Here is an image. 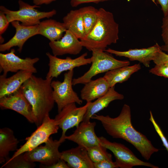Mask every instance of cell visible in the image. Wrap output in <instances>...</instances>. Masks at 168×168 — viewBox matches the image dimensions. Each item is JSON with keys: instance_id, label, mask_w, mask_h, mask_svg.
<instances>
[{"instance_id": "obj_1", "label": "cell", "mask_w": 168, "mask_h": 168, "mask_svg": "<svg viewBox=\"0 0 168 168\" xmlns=\"http://www.w3.org/2000/svg\"><path fill=\"white\" fill-rule=\"evenodd\" d=\"M91 119L99 121L106 132L113 138L122 139L132 144L147 160L159 150L146 136L134 128L130 108L128 105H123L119 114L115 117L95 114Z\"/></svg>"}, {"instance_id": "obj_2", "label": "cell", "mask_w": 168, "mask_h": 168, "mask_svg": "<svg viewBox=\"0 0 168 168\" xmlns=\"http://www.w3.org/2000/svg\"><path fill=\"white\" fill-rule=\"evenodd\" d=\"M52 77L44 79L32 75L20 89L31 105L34 123L39 126L53 108L55 101L51 86Z\"/></svg>"}, {"instance_id": "obj_3", "label": "cell", "mask_w": 168, "mask_h": 168, "mask_svg": "<svg viewBox=\"0 0 168 168\" xmlns=\"http://www.w3.org/2000/svg\"><path fill=\"white\" fill-rule=\"evenodd\" d=\"M119 25L113 14L102 8L98 9V17L95 26L83 38L80 40L83 47L89 51H105L107 47L116 44L119 39Z\"/></svg>"}, {"instance_id": "obj_4", "label": "cell", "mask_w": 168, "mask_h": 168, "mask_svg": "<svg viewBox=\"0 0 168 168\" xmlns=\"http://www.w3.org/2000/svg\"><path fill=\"white\" fill-rule=\"evenodd\" d=\"M91 52L92 61L90 68L81 76L73 79V85L80 84H84L97 74L130 64L129 61L118 60L112 54L105 51L94 49Z\"/></svg>"}, {"instance_id": "obj_5", "label": "cell", "mask_w": 168, "mask_h": 168, "mask_svg": "<svg viewBox=\"0 0 168 168\" xmlns=\"http://www.w3.org/2000/svg\"><path fill=\"white\" fill-rule=\"evenodd\" d=\"M19 9L17 11H12L4 6L0 7V11L4 13L10 23L18 21L23 25L27 26L38 25L40 20L44 18H49L56 14L55 9L49 12L38 11L35 8L39 7L35 5H31L22 0L18 1Z\"/></svg>"}, {"instance_id": "obj_6", "label": "cell", "mask_w": 168, "mask_h": 168, "mask_svg": "<svg viewBox=\"0 0 168 168\" xmlns=\"http://www.w3.org/2000/svg\"><path fill=\"white\" fill-rule=\"evenodd\" d=\"M74 70L68 71L64 75L63 80L52 81L54 99L57 105L58 112L66 105L75 103L81 105L82 100L80 98L72 87Z\"/></svg>"}, {"instance_id": "obj_7", "label": "cell", "mask_w": 168, "mask_h": 168, "mask_svg": "<svg viewBox=\"0 0 168 168\" xmlns=\"http://www.w3.org/2000/svg\"><path fill=\"white\" fill-rule=\"evenodd\" d=\"M44 143V146L40 145L24 153L25 159L31 162H39L43 168H48L56 163L61 158L59 148L62 143L59 140H54L50 138Z\"/></svg>"}, {"instance_id": "obj_8", "label": "cell", "mask_w": 168, "mask_h": 168, "mask_svg": "<svg viewBox=\"0 0 168 168\" xmlns=\"http://www.w3.org/2000/svg\"><path fill=\"white\" fill-rule=\"evenodd\" d=\"M59 128L54 119H51L49 114L47 115L42 124L37 127L30 136L26 138L25 143L17 149L10 158H13L18 155L30 151L45 143L51 135L58 133Z\"/></svg>"}, {"instance_id": "obj_9", "label": "cell", "mask_w": 168, "mask_h": 168, "mask_svg": "<svg viewBox=\"0 0 168 168\" xmlns=\"http://www.w3.org/2000/svg\"><path fill=\"white\" fill-rule=\"evenodd\" d=\"M100 143L114 154L118 168H132L136 166H144L152 168H158L157 166L138 159L128 147L124 145L110 141L103 136L99 137Z\"/></svg>"}, {"instance_id": "obj_10", "label": "cell", "mask_w": 168, "mask_h": 168, "mask_svg": "<svg viewBox=\"0 0 168 168\" xmlns=\"http://www.w3.org/2000/svg\"><path fill=\"white\" fill-rule=\"evenodd\" d=\"M89 102L84 106L77 107L76 103L69 104L58 112L54 119L59 128L62 130L59 140L62 143L65 140L67 131L74 127H77L83 121Z\"/></svg>"}, {"instance_id": "obj_11", "label": "cell", "mask_w": 168, "mask_h": 168, "mask_svg": "<svg viewBox=\"0 0 168 168\" xmlns=\"http://www.w3.org/2000/svg\"><path fill=\"white\" fill-rule=\"evenodd\" d=\"M13 49L9 53H0V72H3L2 75L7 77L9 72H16L20 70H25L32 72H37L35 64L40 60L38 57L31 58L26 57L22 58L16 55Z\"/></svg>"}, {"instance_id": "obj_12", "label": "cell", "mask_w": 168, "mask_h": 168, "mask_svg": "<svg viewBox=\"0 0 168 168\" xmlns=\"http://www.w3.org/2000/svg\"><path fill=\"white\" fill-rule=\"evenodd\" d=\"M46 55L49 59V70L45 78L57 77L64 71L73 70L76 67L91 63L92 58H86L87 53L86 52L80 56L72 58L67 57L61 58L47 52Z\"/></svg>"}, {"instance_id": "obj_13", "label": "cell", "mask_w": 168, "mask_h": 168, "mask_svg": "<svg viewBox=\"0 0 168 168\" xmlns=\"http://www.w3.org/2000/svg\"><path fill=\"white\" fill-rule=\"evenodd\" d=\"M0 106L3 109L15 111L24 116L30 123H34L32 106L20 88L10 95L0 98Z\"/></svg>"}, {"instance_id": "obj_14", "label": "cell", "mask_w": 168, "mask_h": 168, "mask_svg": "<svg viewBox=\"0 0 168 168\" xmlns=\"http://www.w3.org/2000/svg\"><path fill=\"white\" fill-rule=\"evenodd\" d=\"M96 122H82L71 134L66 136L65 139L72 141L78 146L86 148L100 144L99 137L96 135L95 128Z\"/></svg>"}, {"instance_id": "obj_15", "label": "cell", "mask_w": 168, "mask_h": 168, "mask_svg": "<svg viewBox=\"0 0 168 168\" xmlns=\"http://www.w3.org/2000/svg\"><path fill=\"white\" fill-rule=\"evenodd\" d=\"M18 21L11 22L16 30L14 36L8 41L0 45V51L9 50L13 47L17 46L18 50L21 52L25 42L30 37L38 35V25L27 26L20 24Z\"/></svg>"}, {"instance_id": "obj_16", "label": "cell", "mask_w": 168, "mask_h": 168, "mask_svg": "<svg viewBox=\"0 0 168 168\" xmlns=\"http://www.w3.org/2000/svg\"><path fill=\"white\" fill-rule=\"evenodd\" d=\"M49 45L53 55L56 56L66 54H78L83 47L80 40L68 30L61 38L50 41Z\"/></svg>"}, {"instance_id": "obj_17", "label": "cell", "mask_w": 168, "mask_h": 168, "mask_svg": "<svg viewBox=\"0 0 168 168\" xmlns=\"http://www.w3.org/2000/svg\"><path fill=\"white\" fill-rule=\"evenodd\" d=\"M161 50V46L156 43L154 45L146 48L131 49L125 51L109 48L105 51L116 56L127 58L130 61H138L148 68L150 67L151 61H153L157 52Z\"/></svg>"}, {"instance_id": "obj_18", "label": "cell", "mask_w": 168, "mask_h": 168, "mask_svg": "<svg viewBox=\"0 0 168 168\" xmlns=\"http://www.w3.org/2000/svg\"><path fill=\"white\" fill-rule=\"evenodd\" d=\"M61 158L70 168H94L93 162L90 158L86 148L77 147L61 152Z\"/></svg>"}, {"instance_id": "obj_19", "label": "cell", "mask_w": 168, "mask_h": 168, "mask_svg": "<svg viewBox=\"0 0 168 168\" xmlns=\"http://www.w3.org/2000/svg\"><path fill=\"white\" fill-rule=\"evenodd\" d=\"M30 72L20 70L7 77L0 76V98L10 95L18 90L23 83L33 75Z\"/></svg>"}, {"instance_id": "obj_20", "label": "cell", "mask_w": 168, "mask_h": 168, "mask_svg": "<svg viewBox=\"0 0 168 168\" xmlns=\"http://www.w3.org/2000/svg\"><path fill=\"white\" fill-rule=\"evenodd\" d=\"M124 98L123 95L115 90L114 87H110L105 95L94 102H89L83 121H90L94 114L107 107L111 102L116 100H122Z\"/></svg>"}, {"instance_id": "obj_21", "label": "cell", "mask_w": 168, "mask_h": 168, "mask_svg": "<svg viewBox=\"0 0 168 168\" xmlns=\"http://www.w3.org/2000/svg\"><path fill=\"white\" fill-rule=\"evenodd\" d=\"M84 85L81 91L80 97L86 102H92L104 96L110 88L103 77L91 80Z\"/></svg>"}, {"instance_id": "obj_22", "label": "cell", "mask_w": 168, "mask_h": 168, "mask_svg": "<svg viewBox=\"0 0 168 168\" xmlns=\"http://www.w3.org/2000/svg\"><path fill=\"white\" fill-rule=\"evenodd\" d=\"M19 141L11 128L4 127L0 129V163H5L10 158V152L16 151Z\"/></svg>"}, {"instance_id": "obj_23", "label": "cell", "mask_w": 168, "mask_h": 168, "mask_svg": "<svg viewBox=\"0 0 168 168\" xmlns=\"http://www.w3.org/2000/svg\"><path fill=\"white\" fill-rule=\"evenodd\" d=\"M67 29L63 22L49 19L40 21L38 24V35H41L50 41L60 39Z\"/></svg>"}, {"instance_id": "obj_24", "label": "cell", "mask_w": 168, "mask_h": 168, "mask_svg": "<svg viewBox=\"0 0 168 168\" xmlns=\"http://www.w3.org/2000/svg\"><path fill=\"white\" fill-rule=\"evenodd\" d=\"M141 68L139 63L130 66H124L106 72L103 77L110 87H113L117 83H121L127 80L132 75Z\"/></svg>"}, {"instance_id": "obj_25", "label": "cell", "mask_w": 168, "mask_h": 168, "mask_svg": "<svg viewBox=\"0 0 168 168\" xmlns=\"http://www.w3.org/2000/svg\"><path fill=\"white\" fill-rule=\"evenodd\" d=\"M67 30L72 32L79 40L86 35L80 8L71 10L63 19Z\"/></svg>"}, {"instance_id": "obj_26", "label": "cell", "mask_w": 168, "mask_h": 168, "mask_svg": "<svg viewBox=\"0 0 168 168\" xmlns=\"http://www.w3.org/2000/svg\"><path fill=\"white\" fill-rule=\"evenodd\" d=\"M80 8L86 35L96 24L98 17V9L92 6L85 7Z\"/></svg>"}, {"instance_id": "obj_27", "label": "cell", "mask_w": 168, "mask_h": 168, "mask_svg": "<svg viewBox=\"0 0 168 168\" xmlns=\"http://www.w3.org/2000/svg\"><path fill=\"white\" fill-rule=\"evenodd\" d=\"M88 155L93 163L105 160H112V155L107 151V148L100 144L86 148Z\"/></svg>"}, {"instance_id": "obj_28", "label": "cell", "mask_w": 168, "mask_h": 168, "mask_svg": "<svg viewBox=\"0 0 168 168\" xmlns=\"http://www.w3.org/2000/svg\"><path fill=\"white\" fill-rule=\"evenodd\" d=\"M36 166L34 162L26 161L24 158L23 153L13 158H10L1 166V168H33Z\"/></svg>"}, {"instance_id": "obj_29", "label": "cell", "mask_w": 168, "mask_h": 168, "mask_svg": "<svg viewBox=\"0 0 168 168\" xmlns=\"http://www.w3.org/2000/svg\"><path fill=\"white\" fill-rule=\"evenodd\" d=\"M150 118L149 119V120L152 123L156 132L160 137L162 142L163 145L166 148L168 153V141L160 127L155 120L151 111H150Z\"/></svg>"}, {"instance_id": "obj_30", "label": "cell", "mask_w": 168, "mask_h": 168, "mask_svg": "<svg viewBox=\"0 0 168 168\" xmlns=\"http://www.w3.org/2000/svg\"><path fill=\"white\" fill-rule=\"evenodd\" d=\"M150 73L168 78V66L166 64H156L149 70Z\"/></svg>"}, {"instance_id": "obj_31", "label": "cell", "mask_w": 168, "mask_h": 168, "mask_svg": "<svg viewBox=\"0 0 168 168\" xmlns=\"http://www.w3.org/2000/svg\"><path fill=\"white\" fill-rule=\"evenodd\" d=\"M161 36L164 44L168 45V15L163 17L161 26Z\"/></svg>"}, {"instance_id": "obj_32", "label": "cell", "mask_w": 168, "mask_h": 168, "mask_svg": "<svg viewBox=\"0 0 168 168\" xmlns=\"http://www.w3.org/2000/svg\"><path fill=\"white\" fill-rule=\"evenodd\" d=\"M94 168H117L118 167L112 160H105L96 163H93Z\"/></svg>"}, {"instance_id": "obj_33", "label": "cell", "mask_w": 168, "mask_h": 168, "mask_svg": "<svg viewBox=\"0 0 168 168\" xmlns=\"http://www.w3.org/2000/svg\"><path fill=\"white\" fill-rule=\"evenodd\" d=\"M153 61L156 64L167 63H168V54L166 53L161 50L157 52Z\"/></svg>"}, {"instance_id": "obj_34", "label": "cell", "mask_w": 168, "mask_h": 168, "mask_svg": "<svg viewBox=\"0 0 168 168\" xmlns=\"http://www.w3.org/2000/svg\"><path fill=\"white\" fill-rule=\"evenodd\" d=\"M10 22L6 15L0 11V35H2L7 29Z\"/></svg>"}, {"instance_id": "obj_35", "label": "cell", "mask_w": 168, "mask_h": 168, "mask_svg": "<svg viewBox=\"0 0 168 168\" xmlns=\"http://www.w3.org/2000/svg\"><path fill=\"white\" fill-rule=\"evenodd\" d=\"M111 0H70V3L72 7H75L83 3L92 2L97 4L100 2Z\"/></svg>"}, {"instance_id": "obj_36", "label": "cell", "mask_w": 168, "mask_h": 168, "mask_svg": "<svg viewBox=\"0 0 168 168\" xmlns=\"http://www.w3.org/2000/svg\"><path fill=\"white\" fill-rule=\"evenodd\" d=\"M161 7L164 17L168 15V0H157Z\"/></svg>"}, {"instance_id": "obj_37", "label": "cell", "mask_w": 168, "mask_h": 168, "mask_svg": "<svg viewBox=\"0 0 168 168\" xmlns=\"http://www.w3.org/2000/svg\"><path fill=\"white\" fill-rule=\"evenodd\" d=\"M67 163L63 160L60 158L54 164L48 168H69Z\"/></svg>"}, {"instance_id": "obj_38", "label": "cell", "mask_w": 168, "mask_h": 168, "mask_svg": "<svg viewBox=\"0 0 168 168\" xmlns=\"http://www.w3.org/2000/svg\"><path fill=\"white\" fill-rule=\"evenodd\" d=\"M56 0H33L35 5L39 6L43 4H48Z\"/></svg>"}, {"instance_id": "obj_39", "label": "cell", "mask_w": 168, "mask_h": 168, "mask_svg": "<svg viewBox=\"0 0 168 168\" xmlns=\"http://www.w3.org/2000/svg\"><path fill=\"white\" fill-rule=\"evenodd\" d=\"M161 47L162 50L166 52L168 54V45L164 44L161 46Z\"/></svg>"}, {"instance_id": "obj_40", "label": "cell", "mask_w": 168, "mask_h": 168, "mask_svg": "<svg viewBox=\"0 0 168 168\" xmlns=\"http://www.w3.org/2000/svg\"><path fill=\"white\" fill-rule=\"evenodd\" d=\"M165 64H166L168 66V63H165Z\"/></svg>"}, {"instance_id": "obj_41", "label": "cell", "mask_w": 168, "mask_h": 168, "mask_svg": "<svg viewBox=\"0 0 168 168\" xmlns=\"http://www.w3.org/2000/svg\"><path fill=\"white\" fill-rule=\"evenodd\" d=\"M153 2L155 3V2L154 1V0H152Z\"/></svg>"}]
</instances>
